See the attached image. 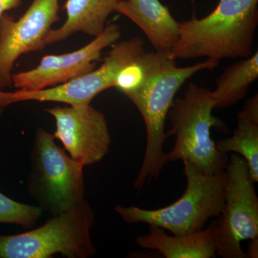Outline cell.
Here are the masks:
<instances>
[{
	"label": "cell",
	"instance_id": "cell-4",
	"mask_svg": "<svg viewBox=\"0 0 258 258\" xmlns=\"http://www.w3.org/2000/svg\"><path fill=\"white\" fill-rule=\"evenodd\" d=\"M215 106L212 91L192 83L184 96L174 99L168 114L171 129L167 135L176 139L172 150L166 154L168 161H189L207 174L226 169L229 158L218 150L211 137L212 128L224 125L212 115Z\"/></svg>",
	"mask_w": 258,
	"mask_h": 258
},
{
	"label": "cell",
	"instance_id": "cell-13",
	"mask_svg": "<svg viewBox=\"0 0 258 258\" xmlns=\"http://www.w3.org/2000/svg\"><path fill=\"white\" fill-rule=\"evenodd\" d=\"M139 247L157 251L166 258L216 257L215 222L205 230L184 235H166L164 229L150 226L149 233L136 240Z\"/></svg>",
	"mask_w": 258,
	"mask_h": 258
},
{
	"label": "cell",
	"instance_id": "cell-15",
	"mask_svg": "<svg viewBox=\"0 0 258 258\" xmlns=\"http://www.w3.org/2000/svg\"><path fill=\"white\" fill-rule=\"evenodd\" d=\"M258 78V52L230 64L216 80L212 91L215 109L235 106L248 92Z\"/></svg>",
	"mask_w": 258,
	"mask_h": 258
},
{
	"label": "cell",
	"instance_id": "cell-20",
	"mask_svg": "<svg viewBox=\"0 0 258 258\" xmlns=\"http://www.w3.org/2000/svg\"><path fill=\"white\" fill-rule=\"evenodd\" d=\"M23 0H0V17L9 10L16 9Z\"/></svg>",
	"mask_w": 258,
	"mask_h": 258
},
{
	"label": "cell",
	"instance_id": "cell-16",
	"mask_svg": "<svg viewBox=\"0 0 258 258\" xmlns=\"http://www.w3.org/2000/svg\"><path fill=\"white\" fill-rule=\"evenodd\" d=\"M218 150L224 154L235 152L243 157L248 166L249 174L254 183L258 181V123L237 118L233 135L219 140Z\"/></svg>",
	"mask_w": 258,
	"mask_h": 258
},
{
	"label": "cell",
	"instance_id": "cell-17",
	"mask_svg": "<svg viewBox=\"0 0 258 258\" xmlns=\"http://www.w3.org/2000/svg\"><path fill=\"white\" fill-rule=\"evenodd\" d=\"M43 211L38 206L18 203L0 192V223L13 224L31 228Z\"/></svg>",
	"mask_w": 258,
	"mask_h": 258
},
{
	"label": "cell",
	"instance_id": "cell-7",
	"mask_svg": "<svg viewBox=\"0 0 258 258\" xmlns=\"http://www.w3.org/2000/svg\"><path fill=\"white\" fill-rule=\"evenodd\" d=\"M223 209L215 221L216 253L223 258H246L242 241L258 238V198L243 157L233 154L226 168Z\"/></svg>",
	"mask_w": 258,
	"mask_h": 258
},
{
	"label": "cell",
	"instance_id": "cell-6",
	"mask_svg": "<svg viewBox=\"0 0 258 258\" xmlns=\"http://www.w3.org/2000/svg\"><path fill=\"white\" fill-rule=\"evenodd\" d=\"M55 137L37 128L30 154L29 195L42 211L57 216L85 200L83 166L57 145Z\"/></svg>",
	"mask_w": 258,
	"mask_h": 258
},
{
	"label": "cell",
	"instance_id": "cell-22",
	"mask_svg": "<svg viewBox=\"0 0 258 258\" xmlns=\"http://www.w3.org/2000/svg\"><path fill=\"white\" fill-rule=\"evenodd\" d=\"M258 238L250 240V244H249V252L247 253V257H257V242Z\"/></svg>",
	"mask_w": 258,
	"mask_h": 258
},
{
	"label": "cell",
	"instance_id": "cell-10",
	"mask_svg": "<svg viewBox=\"0 0 258 258\" xmlns=\"http://www.w3.org/2000/svg\"><path fill=\"white\" fill-rule=\"evenodd\" d=\"M45 111L55 118L52 135L81 165L96 164L109 152L111 134L106 115L101 111L91 105L52 107Z\"/></svg>",
	"mask_w": 258,
	"mask_h": 258
},
{
	"label": "cell",
	"instance_id": "cell-9",
	"mask_svg": "<svg viewBox=\"0 0 258 258\" xmlns=\"http://www.w3.org/2000/svg\"><path fill=\"white\" fill-rule=\"evenodd\" d=\"M60 0H33L25 14L15 20L0 17V90L13 86L14 64L20 56L42 50L52 25L58 21Z\"/></svg>",
	"mask_w": 258,
	"mask_h": 258
},
{
	"label": "cell",
	"instance_id": "cell-14",
	"mask_svg": "<svg viewBox=\"0 0 258 258\" xmlns=\"http://www.w3.org/2000/svg\"><path fill=\"white\" fill-rule=\"evenodd\" d=\"M120 0H67L66 21L56 30H51L45 38V45L66 40L75 33L83 32L96 37L106 26L107 19L115 13Z\"/></svg>",
	"mask_w": 258,
	"mask_h": 258
},
{
	"label": "cell",
	"instance_id": "cell-11",
	"mask_svg": "<svg viewBox=\"0 0 258 258\" xmlns=\"http://www.w3.org/2000/svg\"><path fill=\"white\" fill-rule=\"evenodd\" d=\"M120 35L118 24H108L86 46L62 55H45L35 69L13 75V86L20 91H38L88 74L96 69L103 50L118 42Z\"/></svg>",
	"mask_w": 258,
	"mask_h": 258
},
{
	"label": "cell",
	"instance_id": "cell-1",
	"mask_svg": "<svg viewBox=\"0 0 258 258\" xmlns=\"http://www.w3.org/2000/svg\"><path fill=\"white\" fill-rule=\"evenodd\" d=\"M143 66V82L125 96L142 115L147 131V146L142 166L134 187L141 190L147 181L159 177L166 163L164 152L167 133L165 125L176 93L187 80L205 70L219 66L218 61L207 59L193 66L179 67L169 52H144L139 57Z\"/></svg>",
	"mask_w": 258,
	"mask_h": 258
},
{
	"label": "cell",
	"instance_id": "cell-21",
	"mask_svg": "<svg viewBox=\"0 0 258 258\" xmlns=\"http://www.w3.org/2000/svg\"><path fill=\"white\" fill-rule=\"evenodd\" d=\"M12 105L9 98V91L0 90V117L3 115L5 109Z\"/></svg>",
	"mask_w": 258,
	"mask_h": 258
},
{
	"label": "cell",
	"instance_id": "cell-18",
	"mask_svg": "<svg viewBox=\"0 0 258 258\" xmlns=\"http://www.w3.org/2000/svg\"><path fill=\"white\" fill-rule=\"evenodd\" d=\"M144 76L143 66L139 58L125 66L118 73L115 79L114 88L119 90L123 94L131 92L141 86L143 82Z\"/></svg>",
	"mask_w": 258,
	"mask_h": 258
},
{
	"label": "cell",
	"instance_id": "cell-8",
	"mask_svg": "<svg viewBox=\"0 0 258 258\" xmlns=\"http://www.w3.org/2000/svg\"><path fill=\"white\" fill-rule=\"evenodd\" d=\"M103 63L95 69L57 86L38 91H18L10 92L13 104L22 101L57 102L69 106H88L95 97L108 88H114L115 78L127 64L138 60L145 52L144 40L136 37L116 42Z\"/></svg>",
	"mask_w": 258,
	"mask_h": 258
},
{
	"label": "cell",
	"instance_id": "cell-3",
	"mask_svg": "<svg viewBox=\"0 0 258 258\" xmlns=\"http://www.w3.org/2000/svg\"><path fill=\"white\" fill-rule=\"evenodd\" d=\"M186 187L182 196L165 208L145 210L116 205L115 211L128 224H147L184 235L203 230L207 222L218 217L225 203L227 171L207 174L189 161H183Z\"/></svg>",
	"mask_w": 258,
	"mask_h": 258
},
{
	"label": "cell",
	"instance_id": "cell-19",
	"mask_svg": "<svg viewBox=\"0 0 258 258\" xmlns=\"http://www.w3.org/2000/svg\"><path fill=\"white\" fill-rule=\"evenodd\" d=\"M237 118H245L258 123V95H254L247 100L243 110L237 115Z\"/></svg>",
	"mask_w": 258,
	"mask_h": 258
},
{
	"label": "cell",
	"instance_id": "cell-5",
	"mask_svg": "<svg viewBox=\"0 0 258 258\" xmlns=\"http://www.w3.org/2000/svg\"><path fill=\"white\" fill-rule=\"evenodd\" d=\"M94 210L84 200L69 211L52 216L40 227L13 235H0V258H89L97 253L91 231Z\"/></svg>",
	"mask_w": 258,
	"mask_h": 258
},
{
	"label": "cell",
	"instance_id": "cell-12",
	"mask_svg": "<svg viewBox=\"0 0 258 258\" xmlns=\"http://www.w3.org/2000/svg\"><path fill=\"white\" fill-rule=\"evenodd\" d=\"M115 13L124 15L139 27L154 50L169 52L179 38V22L159 0H120Z\"/></svg>",
	"mask_w": 258,
	"mask_h": 258
},
{
	"label": "cell",
	"instance_id": "cell-2",
	"mask_svg": "<svg viewBox=\"0 0 258 258\" xmlns=\"http://www.w3.org/2000/svg\"><path fill=\"white\" fill-rule=\"evenodd\" d=\"M258 0H219L203 18L179 23V38L170 54L183 60L206 57L220 61L252 54L258 25Z\"/></svg>",
	"mask_w": 258,
	"mask_h": 258
}]
</instances>
